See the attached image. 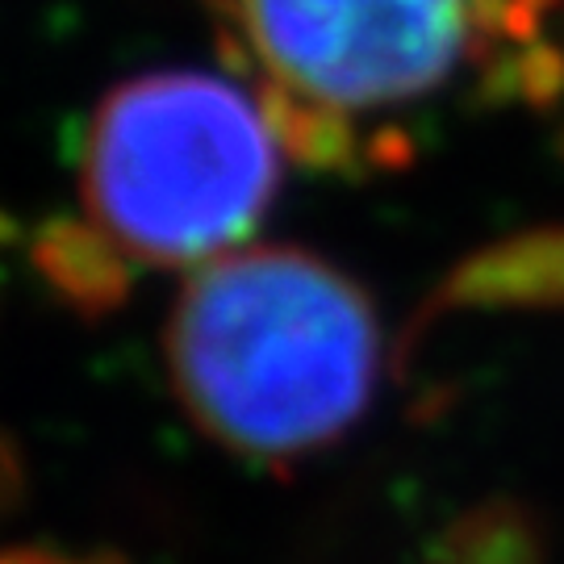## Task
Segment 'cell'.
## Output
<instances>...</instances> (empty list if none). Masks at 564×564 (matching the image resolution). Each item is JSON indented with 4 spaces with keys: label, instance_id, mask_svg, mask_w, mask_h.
Masks as SVG:
<instances>
[{
    "label": "cell",
    "instance_id": "1",
    "mask_svg": "<svg viewBox=\"0 0 564 564\" xmlns=\"http://www.w3.org/2000/svg\"><path fill=\"white\" fill-rule=\"evenodd\" d=\"M188 419L226 452L297 464L339 444L377 398L384 339L372 297L302 247L202 263L167 323Z\"/></svg>",
    "mask_w": 564,
    "mask_h": 564
},
{
    "label": "cell",
    "instance_id": "6",
    "mask_svg": "<svg viewBox=\"0 0 564 564\" xmlns=\"http://www.w3.org/2000/svg\"><path fill=\"white\" fill-rule=\"evenodd\" d=\"M423 564H547V523L519 498H489L456 514Z\"/></svg>",
    "mask_w": 564,
    "mask_h": 564
},
{
    "label": "cell",
    "instance_id": "2",
    "mask_svg": "<svg viewBox=\"0 0 564 564\" xmlns=\"http://www.w3.org/2000/svg\"><path fill=\"white\" fill-rule=\"evenodd\" d=\"M281 142L256 97L209 72L118 84L80 134V193L134 263H209L242 242L281 181Z\"/></svg>",
    "mask_w": 564,
    "mask_h": 564
},
{
    "label": "cell",
    "instance_id": "3",
    "mask_svg": "<svg viewBox=\"0 0 564 564\" xmlns=\"http://www.w3.org/2000/svg\"><path fill=\"white\" fill-rule=\"evenodd\" d=\"M519 0H214L256 88L347 118L423 101L514 46Z\"/></svg>",
    "mask_w": 564,
    "mask_h": 564
},
{
    "label": "cell",
    "instance_id": "5",
    "mask_svg": "<svg viewBox=\"0 0 564 564\" xmlns=\"http://www.w3.org/2000/svg\"><path fill=\"white\" fill-rule=\"evenodd\" d=\"M30 260L46 289L80 318H105L130 297V256L84 218H55L34 235Z\"/></svg>",
    "mask_w": 564,
    "mask_h": 564
},
{
    "label": "cell",
    "instance_id": "7",
    "mask_svg": "<svg viewBox=\"0 0 564 564\" xmlns=\"http://www.w3.org/2000/svg\"><path fill=\"white\" fill-rule=\"evenodd\" d=\"M0 564H126L118 552H93V556H76V552H59V547L46 544H30V547H13L4 552Z\"/></svg>",
    "mask_w": 564,
    "mask_h": 564
},
{
    "label": "cell",
    "instance_id": "4",
    "mask_svg": "<svg viewBox=\"0 0 564 564\" xmlns=\"http://www.w3.org/2000/svg\"><path fill=\"white\" fill-rule=\"evenodd\" d=\"M456 310H564V226H535L456 263L414 330Z\"/></svg>",
    "mask_w": 564,
    "mask_h": 564
},
{
    "label": "cell",
    "instance_id": "8",
    "mask_svg": "<svg viewBox=\"0 0 564 564\" xmlns=\"http://www.w3.org/2000/svg\"><path fill=\"white\" fill-rule=\"evenodd\" d=\"M21 494V464H18V452L13 444L0 435V510H9V506L18 502Z\"/></svg>",
    "mask_w": 564,
    "mask_h": 564
}]
</instances>
